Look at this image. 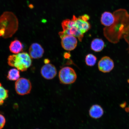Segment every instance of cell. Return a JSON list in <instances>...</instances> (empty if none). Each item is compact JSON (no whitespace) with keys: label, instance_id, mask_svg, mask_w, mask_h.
I'll use <instances>...</instances> for the list:
<instances>
[{"label":"cell","instance_id":"6da1fadb","mask_svg":"<svg viewBox=\"0 0 129 129\" xmlns=\"http://www.w3.org/2000/svg\"><path fill=\"white\" fill-rule=\"evenodd\" d=\"M8 64L22 72L26 71L31 65L32 61L29 54L26 52L19 53L9 56Z\"/></svg>","mask_w":129,"mask_h":129},{"label":"cell","instance_id":"7a4b0ae2","mask_svg":"<svg viewBox=\"0 0 129 129\" xmlns=\"http://www.w3.org/2000/svg\"><path fill=\"white\" fill-rule=\"evenodd\" d=\"M62 26L63 31L59 33L60 38L66 35H71L78 38L80 41H82L84 34L76 27L74 21L72 19L71 20L66 19L63 21Z\"/></svg>","mask_w":129,"mask_h":129},{"label":"cell","instance_id":"3957f363","mask_svg":"<svg viewBox=\"0 0 129 129\" xmlns=\"http://www.w3.org/2000/svg\"><path fill=\"white\" fill-rule=\"evenodd\" d=\"M59 78L61 83L65 85H70L75 83L77 79L75 71L72 68H62L59 71Z\"/></svg>","mask_w":129,"mask_h":129},{"label":"cell","instance_id":"277c9868","mask_svg":"<svg viewBox=\"0 0 129 129\" xmlns=\"http://www.w3.org/2000/svg\"><path fill=\"white\" fill-rule=\"evenodd\" d=\"M31 88V82L26 78H20L16 82V91L18 94L21 95L29 94L30 93Z\"/></svg>","mask_w":129,"mask_h":129},{"label":"cell","instance_id":"5b68a950","mask_svg":"<svg viewBox=\"0 0 129 129\" xmlns=\"http://www.w3.org/2000/svg\"><path fill=\"white\" fill-rule=\"evenodd\" d=\"M61 44L66 50L71 51L75 49L77 46L76 37L71 35H66L61 38Z\"/></svg>","mask_w":129,"mask_h":129},{"label":"cell","instance_id":"8992f818","mask_svg":"<svg viewBox=\"0 0 129 129\" xmlns=\"http://www.w3.org/2000/svg\"><path fill=\"white\" fill-rule=\"evenodd\" d=\"M98 68L101 72L106 73L110 72L114 67V63L112 59L109 56H105L99 61Z\"/></svg>","mask_w":129,"mask_h":129},{"label":"cell","instance_id":"52a82bcc","mask_svg":"<svg viewBox=\"0 0 129 129\" xmlns=\"http://www.w3.org/2000/svg\"><path fill=\"white\" fill-rule=\"evenodd\" d=\"M41 74L43 78L46 79L51 80L56 76L57 71L54 65L48 63L45 64L42 67Z\"/></svg>","mask_w":129,"mask_h":129},{"label":"cell","instance_id":"ba28073f","mask_svg":"<svg viewBox=\"0 0 129 129\" xmlns=\"http://www.w3.org/2000/svg\"><path fill=\"white\" fill-rule=\"evenodd\" d=\"M72 19L74 21L76 27L84 34L91 28V25L88 21L83 20L80 16L77 18L73 15Z\"/></svg>","mask_w":129,"mask_h":129},{"label":"cell","instance_id":"9c48e42d","mask_svg":"<svg viewBox=\"0 0 129 129\" xmlns=\"http://www.w3.org/2000/svg\"><path fill=\"white\" fill-rule=\"evenodd\" d=\"M29 54L32 58L37 59L42 57L44 53V49L41 45L35 43L30 46L29 50Z\"/></svg>","mask_w":129,"mask_h":129},{"label":"cell","instance_id":"30bf717a","mask_svg":"<svg viewBox=\"0 0 129 129\" xmlns=\"http://www.w3.org/2000/svg\"><path fill=\"white\" fill-rule=\"evenodd\" d=\"M116 21V18L114 14L109 12H105L102 14L101 23L106 27H109L113 25Z\"/></svg>","mask_w":129,"mask_h":129},{"label":"cell","instance_id":"8fae6325","mask_svg":"<svg viewBox=\"0 0 129 129\" xmlns=\"http://www.w3.org/2000/svg\"><path fill=\"white\" fill-rule=\"evenodd\" d=\"M104 113L102 108L99 105L95 104L92 106L89 111L90 117L94 119H98L102 117Z\"/></svg>","mask_w":129,"mask_h":129},{"label":"cell","instance_id":"7c38bea8","mask_svg":"<svg viewBox=\"0 0 129 129\" xmlns=\"http://www.w3.org/2000/svg\"><path fill=\"white\" fill-rule=\"evenodd\" d=\"M105 43L101 39H94L92 41L91 48L92 50L96 52H100L102 51L105 47Z\"/></svg>","mask_w":129,"mask_h":129},{"label":"cell","instance_id":"4fadbf2b","mask_svg":"<svg viewBox=\"0 0 129 129\" xmlns=\"http://www.w3.org/2000/svg\"><path fill=\"white\" fill-rule=\"evenodd\" d=\"M23 46L21 43L17 40H15L11 42L9 46L11 52L14 54H17L22 51Z\"/></svg>","mask_w":129,"mask_h":129},{"label":"cell","instance_id":"5bb4252c","mask_svg":"<svg viewBox=\"0 0 129 129\" xmlns=\"http://www.w3.org/2000/svg\"><path fill=\"white\" fill-rule=\"evenodd\" d=\"M20 77V72L17 69H11L8 73L7 78L10 80H17Z\"/></svg>","mask_w":129,"mask_h":129},{"label":"cell","instance_id":"9a60e30c","mask_svg":"<svg viewBox=\"0 0 129 129\" xmlns=\"http://www.w3.org/2000/svg\"><path fill=\"white\" fill-rule=\"evenodd\" d=\"M8 96V91L5 89L0 83V106L4 104V101Z\"/></svg>","mask_w":129,"mask_h":129},{"label":"cell","instance_id":"2e32d148","mask_svg":"<svg viewBox=\"0 0 129 129\" xmlns=\"http://www.w3.org/2000/svg\"><path fill=\"white\" fill-rule=\"evenodd\" d=\"M97 59L96 56L92 54H88L85 58V62L87 65L93 67L95 64Z\"/></svg>","mask_w":129,"mask_h":129},{"label":"cell","instance_id":"e0dca14e","mask_svg":"<svg viewBox=\"0 0 129 129\" xmlns=\"http://www.w3.org/2000/svg\"><path fill=\"white\" fill-rule=\"evenodd\" d=\"M6 122V120L5 117L2 115L0 114V129L4 128Z\"/></svg>","mask_w":129,"mask_h":129},{"label":"cell","instance_id":"ac0fdd59","mask_svg":"<svg viewBox=\"0 0 129 129\" xmlns=\"http://www.w3.org/2000/svg\"><path fill=\"white\" fill-rule=\"evenodd\" d=\"M50 62V60L49 59H44V62L45 64L49 63Z\"/></svg>","mask_w":129,"mask_h":129}]
</instances>
